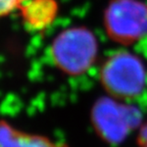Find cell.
<instances>
[{
	"label": "cell",
	"mask_w": 147,
	"mask_h": 147,
	"mask_svg": "<svg viewBox=\"0 0 147 147\" xmlns=\"http://www.w3.org/2000/svg\"><path fill=\"white\" fill-rule=\"evenodd\" d=\"M110 39L131 45L147 35V3L143 0H110L103 16Z\"/></svg>",
	"instance_id": "obj_3"
},
{
	"label": "cell",
	"mask_w": 147,
	"mask_h": 147,
	"mask_svg": "<svg viewBox=\"0 0 147 147\" xmlns=\"http://www.w3.org/2000/svg\"><path fill=\"white\" fill-rule=\"evenodd\" d=\"M100 81L110 95L119 99H133L146 85V69L138 56L117 51L106 59L100 71Z\"/></svg>",
	"instance_id": "obj_2"
},
{
	"label": "cell",
	"mask_w": 147,
	"mask_h": 147,
	"mask_svg": "<svg viewBox=\"0 0 147 147\" xmlns=\"http://www.w3.org/2000/svg\"><path fill=\"white\" fill-rule=\"evenodd\" d=\"M98 52V43L91 30L83 26L67 28L53 39L50 56L61 71L78 76L89 69Z\"/></svg>",
	"instance_id": "obj_1"
},
{
	"label": "cell",
	"mask_w": 147,
	"mask_h": 147,
	"mask_svg": "<svg viewBox=\"0 0 147 147\" xmlns=\"http://www.w3.org/2000/svg\"><path fill=\"white\" fill-rule=\"evenodd\" d=\"M0 147H65L42 136L16 130L8 123L0 122Z\"/></svg>",
	"instance_id": "obj_6"
},
{
	"label": "cell",
	"mask_w": 147,
	"mask_h": 147,
	"mask_svg": "<svg viewBox=\"0 0 147 147\" xmlns=\"http://www.w3.org/2000/svg\"><path fill=\"white\" fill-rule=\"evenodd\" d=\"M18 10L26 29L36 33L52 25L59 7L57 0H27Z\"/></svg>",
	"instance_id": "obj_5"
},
{
	"label": "cell",
	"mask_w": 147,
	"mask_h": 147,
	"mask_svg": "<svg viewBox=\"0 0 147 147\" xmlns=\"http://www.w3.org/2000/svg\"><path fill=\"white\" fill-rule=\"evenodd\" d=\"M27 0H0V18L12 13L14 10L20 9Z\"/></svg>",
	"instance_id": "obj_7"
},
{
	"label": "cell",
	"mask_w": 147,
	"mask_h": 147,
	"mask_svg": "<svg viewBox=\"0 0 147 147\" xmlns=\"http://www.w3.org/2000/svg\"><path fill=\"white\" fill-rule=\"evenodd\" d=\"M92 117L99 134L110 142L121 141L138 122L135 110L110 99L99 101Z\"/></svg>",
	"instance_id": "obj_4"
},
{
	"label": "cell",
	"mask_w": 147,
	"mask_h": 147,
	"mask_svg": "<svg viewBox=\"0 0 147 147\" xmlns=\"http://www.w3.org/2000/svg\"><path fill=\"white\" fill-rule=\"evenodd\" d=\"M140 146L147 147V124L143 127L140 135Z\"/></svg>",
	"instance_id": "obj_8"
}]
</instances>
